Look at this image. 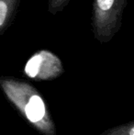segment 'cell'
Wrapping results in <instances>:
<instances>
[{
  "instance_id": "2",
  "label": "cell",
  "mask_w": 134,
  "mask_h": 135,
  "mask_svg": "<svg viewBox=\"0 0 134 135\" xmlns=\"http://www.w3.org/2000/svg\"><path fill=\"white\" fill-rule=\"evenodd\" d=\"M128 0H94L91 26L97 41L107 43L114 38L121 28Z\"/></svg>"
},
{
  "instance_id": "1",
  "label": "cell",
  "mask_w": 134,
  "mask_h": 135,
  "mask_svg": "<svg viewBox=\"0 0 134 135\" xmlns=\"http://www.w3.org/2000/svg\"><path fill=\"white\" fill-rule=\"evenodd\" d=\"M6 86L26 119L38 131L43 135H56L55 122L39 92L29 84L14 80L7 81Z\"/></svg>"
},
{
  "instance_id": "6",
  "label": "cell",
  "mask_w": 134,
  "mask_h": 135,
  "mask_svg": "<svg viewBox=\"0 0 134 135\" xmlns=\"http://www.w3.org/2000/svg\"><path fill=\"white\" fill-rule=\"evenodd\" d=\"M71 0H48V11L52 15H56L64 9Z\"/></svg>"
},
{
  "instance_id": "4",
  "label": "cell",
  "mask_w": 134,
  "mask_h": 135,
  "mask_svg": "<svg viewBox=\"0 0 134 135\" xmlns=\"http://www.w3.org/2000/svg\"><path fill=\"white\" fill-rule=\"evenodd\" d=\"M21 0H0V37L16 18Z\"/></svg>"
},
{
  "instance_id": "3",
  "label": "cell",
  "mask_w": 134,
  "mask_h": 135,
  "mask_svg": "<svg viewBox=\"0 0 134 135\" xmlns=\"http://www.w3.org/2000/svg\"><path fill=\"white\" fill-rule=\"evenodd\" d=\"M24 73L28 77L38 81H52L64 73L62 60L49 50H41L28 60Z\"/></svg>"
},
{
  "instance_id": "5",
  "label": "cell",
  "mask_w": 134,
  "mask_h": 135,
  "mask_svg": "<svg viewBox=\"0 0 134 135\" xmlns=\"http://www.w3.org/2000/svg\"><path fill=\"white\" fill-rule=\"evenodd\" d=\"M98 135H134V120L107 129Z\"/></svg>"
}]
</instances>
